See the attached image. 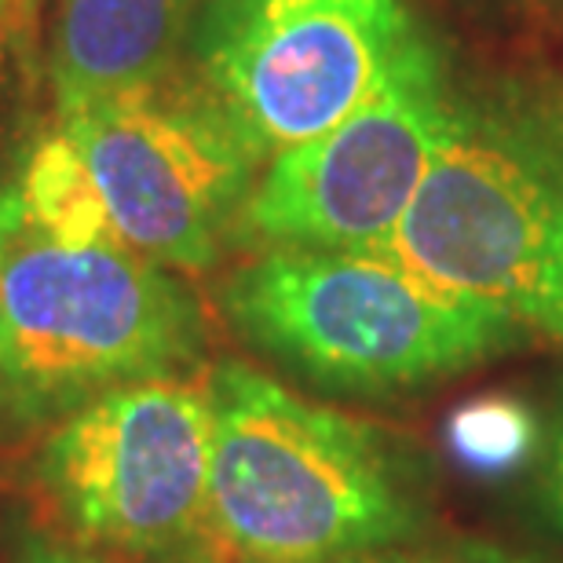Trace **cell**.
I'll list each match as a JSON object with an SVG mask.
<instances>
[{
  "mask_svg": "<svg viewBox=\"0 0 563 563\" xmlns=\"http://www.w3.org/2000/svg\"><path fill=\"white\" fill-rule=\"evenodd\" d=\"M37 479L74 542L125 563H231L212 520L209 377H151L48 432Z\"/></svg>",
  "mask_w": 563,
  "mask_h": 563,
  "instance_id": "277c9868",
  "label": "cell"
},
{
  "mask_svg": "<svg viewBox=\"0 0 563 563\" xmlns=\"http://www.w3.org/2000/svg\"><path fill=\"white\" fill-rule=\"evenodd\" d=\"M201 308L168 267L121 242L63 245L0 190V413L66 418L132 380L198 363Z\"/></svg>",
  "mask_w": 563,
  "mask_h": 563,
  "instance_id": "3957f363",
  "label": "cell"
},
{
  "mask_svg": "<svg viewBox=\"0 0 563 563\" xmlns=\"http://www.w3.org/2000/svg\"><path fill=\"white\" fill-rule=\"evenodd\" d=\"M538 512L563 534V410L553 435H549L542 476H538Z\"/></svg>",
  "mask_w": 563,
  "mask_h": 563,
  "instance_id": "7c38bea8",
  "label": "cell"
},
{
  "mask_svg": "<svg viewBox=\"0 0 563 563\" xmlns=\"http://www.w3.org/2000/svg\"><path fill=\"white\" fill-rule=\"evenodd\" d=\"M421 44L402 0H209L198 92L264 165L352 118Z\"/></svg>",
  "mask_w": 563,
  "mask_h": 563,
  "instance_id": "5b68a950",
  "label": "cell"
},
{
  "mask_svg": "<svg viewBox=\"0 0 563 563\" xmlns=\"http://www.w3.org/2000/svg\"><path fill=\"white\" fill-rule=\"evenodd\" d=\"M220 308L245 344L341 396L432 385L520 341L501 311L355 250H261L220 286Z\"/></svg>",
  "mask_w": 563,
  "mask_h": 563,
  "instance_id": "7a4b0ae2",
  "label": "cell"
},
{
  "mask_svg": "<svg viewBox=\"0 0 563 563\" xmlns=\"http://www.w3.org/2000/svg\"><path fill=\"white\" fill-rule=\"evenodd\" d=\"M195 0H63L52 48L59 114L168 77Z\"/></svg>",
  "mask_w": 563,
  "mask_h": 563,
  "instance_id": "9c48e42d",
  "label": "cell"
},
{
  "mask_svg": "<svg viewBox=\"0 0 563 563\" xmlns=\"http://www.w3.org/2000/svg\"><path fill=\"white\" fill-rule=\"evenodd\" d=\"M11 195L19 201L22 220L44 239L63 245L121 242L81 154L59 125L30 151Z\"/></svg>",
  "mask_w": 563,
  "mask_h": 563,
  "instance_id": "30bf717a",
  "label": "cell"
},
{
  "mask_svg": "<svg viewBox=\"0 0 563 563\" xmlns=\"http://www.w3.org/2000/svg\"><path fill=\"white\" fill-rule=\"evenodd\" d=\"M347 563H534V560L501 553V549L468 545V549H443V553H369Z\"/></svg>",
  "mask_w": 563,
  "mask_h": 563,
  "instance_id": "4fadbf2b",
  "label": "cell"
},
{
  "mask_svg": "<svg viewBox=\"0 0 563 563\" xmlns=\"http://www.w3.org/2000/svg\"><path fill=\"white\" fill-rule=\"evenodd\" d=\"M19 563H107L96 549H85L77 542H48V538H33L22 549Z\"/></svg>",
  "mask_w": 563,
  "mask_h": 563,
  "instance_id": "5bb4252c",
  "label": "cell"
},
{
  "mask_svg": "<svg viewBox=\"0 0 563 563\" xmlns=\"http://www.w3.org/2000/svg\"><path fill=\"white\" fill-rule=\"evenodd\" d=\"M461 125L446 99L443 59L424 41L352 118L267 162L242 206L239 234L264 250L374 253Z\"/></svg>",
  "mask_w": 563,
  "mask_h": 563,
  "instance_id": "ba28073f",
  "label": "cell"
},
{
  "mask_svg": "<svg viewBox=\"0 0 563 563\" xmlns=\"http://www.w3.org/2000/svg\"><path fill=\"white\" fill-rule=\"evenodd\" d=\"M538 443L534 413L512 396H483L465 402L446 421V446L468 472L505 476L520 468Z\"/></svg>",
  "mask_w": 563,
  "mask_h": 563,
  "instance_id": "8fae6325",
  "label": "cell"
},
{
  "mask_svg": "<svg viewBox=\"0 0 563 563\" xmlns=\"http://www.w3.org/2000/svg\"><path fill=\"white\" fill-rule=\"evenodd\" d=\"M114 234L176 272H206L239 234L261 162L220 110L168 77L59 114Z\"/></svg>",
  "mask_w": 563,
  "mask_h": 563,
  "instance_id": "52a82bcc",
  "label": "cell"
},
{
  "mask_svg": "<svg viewBox=\"0 0 563 563\" xmlns=\"http://www.w3.org/2000/svg\"><path fill=\"white\" fill-rule=\"evenodd\" d=\"M374 253L563 344V165L534 146L461 125Z\"/></svg>",
  "mask_w": 563,
  "mask_h": 563,
  "instance_id": "8992f818",
  "label": "cell"
},
{
  "mask_svg": "<svg viewBox=\"0 0 563 563\" xmlns=\"http://www.w3.org/2000/svg\"><path fill=\"white\" fill-rule=\"evenodd\" d=\"M209 396L212 520L231 563H347L413 534L418 498L374 424L250 363H220Z\"/></svg>",
  "mask_w": 563,
  "mask_h": 563,
  "instance_id": "6da1fadb",
  "label": "cell"
}]
</instances>
